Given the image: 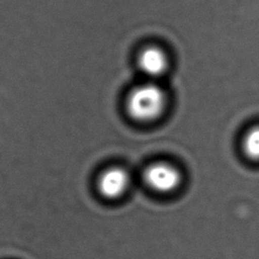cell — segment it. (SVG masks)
<instances>
[{
    "instance_id": "cell-1",
    "label": "cell",
    "mask_w": 259,
    "mask_h": 259,
    "mask_svg": "<svg viewBox=\"0 0 259 259\" xmlns=\"http://www.w3.org/2000/svg\"><path fill=\"white\" fill-rule=\"evenodd\" d=\"M166 103L167 97L164 90L157 84L148 82L133 88L126 98L125 108L134 120L151 122L163 114Z\"/></svg>"
},
{
    "instance_id": "cell-3",
    "label": "cell",
    "mask_w": 259,
    "mask_h": 259,
    "mask_svg": "<svg viewBox=\"0 0 259 259\" xmlns=\"http://www.w3.org/2000/svg\"><path fill=\"white\" fill-rule=\"evenodd\" d=\"M130 184V176L121 167L105 169L97 179V190L107 199H116L124 194Z\"/></svg>"
},
{
    "instance_id": "cell-4",
    "label": "cell",
    "mask_w": 259,
    "mask_h": 259,
    "mask_svg": "<svg viewBox=\"0 0 259 259\" xmlns=\"http://www.w3.org/2000/svg\"><path fill=\"white\" fill-rule=\"evenodd\" d=\"M138 67L144 75L155 79L165 74L169 67V59L162 49L149 46L139 53Z\"/></svg>"
},
{
    "instance_id": "cell-5",
    "label": "cell",
    "mask_w": 259,
    "mask_h": 259,
    "mask_svg": "<svg viewBox=\"0 0 259 259\" xmlns=\"http://www.w3.org/2000/svg\"><path fill=\"white\" fill-rule=\"evenodd\" d=\"M242 150L248 159L259 161V125L251 127L245 134L242 141Z\"/></svg>"
},
{
    "instance_id": "cell-2",
    "label": "cell",
    "mask_w": 259,
    "mask_h": 259,
    "mask_svg": "<svg viewBox=\"0 0 259 259\" xmlns=\"http://www.w3.org/2000/svg\"><path fill=\"white\" fill-rule=\"evenodd\" d=\"M143 179L151 190L160 194H169L180 187L182 175L178 168L170 163L155 162L145 169Z\"/></svg>"
}]
</instances>
